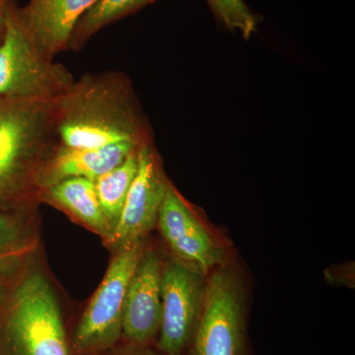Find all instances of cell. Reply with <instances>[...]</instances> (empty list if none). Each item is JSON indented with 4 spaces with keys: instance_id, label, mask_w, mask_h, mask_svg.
<instances>
[{
    "instance_id": "1",
    "label": "cell",
    "mask_w": 355,
    "mask_h": 355,
    "mask_svg": "<svg viewBox=\"0 0 355 355\" xmlns=\"http://www.w3.org/2000/svg\"><path fill=\"white\" fill-rule=\"evenodd\" d=\"M58 139L72 148L141 146L153 132L132 80L121 71L86 73L58 99Z\"/></svg>"
},
{
    "instance_id": "2",
    "label": "cell",
    "mask_w": 355,
    "mask_h": 355,
    "mask_svg": "<svg viewBox=\"0 0 355 355\" xmlns=\"http://www.w3.org/2000/svg\"><path fill=\"white\" fill-rule=\"evenodd\" d=\"M58 142V99L0 98V209L38 202L39 173Z\"/></svg>"
},
{
    "instance_id": "3",
    "label": "cell",
    "mask_w": 355,
    "mask_h": 355,
    "mask_svg": "<svg viewBox=\"0 0 355 355\" xmlns=\"http://www.w3.org/2000/svg\"><path fill=\"white\" fill-rule=\"evenodd\" d=\"M0 343L6 355H69L57 293L29 261L0 275Z\"/></svg>"
},
{
    "instance_id": "4",
    "label": "cell",
    "mask_w": 355,
    "mask_h": 355,
    "mask_svg": "<svg viewBox=\"0 0 355 355\" xmlns=\"http://www.w3.org/2000/svg\"><path fill=\"white\" fill-rule=\"evenodd\" d=\"M74 80L67 67L44 57L30 41L14 8L0 42V98L53 101L62 97Z\"/></svg>"
},
{
    "instance_id": "5",
    "label": "cell",
    "mask_w": 355,
    "mask_h": 355,
    "mask_svg": "<svg viewBox=\"0 0 355 355\" xmlns=\"http://www.w3.org/2000/svg\"><path fill=\"white\" fill-rule=\"evenodd\" d=\"M244 292L226 263L210 272L189 355H245Z\"/></svg>"
},
{
    "instance_id": "6",
    "label": "cell",
    "mask_w": 355,
    "mask_h": 355,
    "mask_svg": "<svg viewBox=\"0 0 355 355\" xmlns=\"http://www.w3.org/2000/svg\"><path fill=\"white\" fill-rule=\"evenodd\" d=\"M144 249L139 242L114 254L101 284L74 331L72 342L76 352H104L123 336L125 295Z\"/></svg>"
},
{
    "instance_id": "7",
    "label": "cell",
    "mask_w": 355,
    "mask_h": 355,
    "mask_svg": "<svg viewBox=\"0 0 355 355\" xmlns=\"http://www.w3.org/2000/svg\"><path fill=\"white\" fill-rule=\"evenodd\" d=\"M207 280V275L176 257L163 263L157 343L161 354L181 355L188 349L202 315Z\"/></svg>"
},
{
    "instance_id": "8",
    "label": "cell",
    "mask_w": 355,
    "mask_h": 355,
    "mask_svg": "<svg viewBox=\"0 0 355 355\" xmlns=\"http://www.w3.org/2000/svg\"><path fill=\"white\" fill-rule=\"evenodd\" d=\"M169 182L153 141L142 144L139 148V168L120 219L106 240L114 252L144 241L157 225L159 210Z\"/></svg>"
},
{
    "instance_id": "9",
    "label": "cell",
    "mask_w": 355,
    "mask_h": 355,
    "mask_svg": "<svg viewBox=\"0 0 355 355\" xmlns=\"http://www.w3.org/2000/svg\"><path fill=\"white\" fill-rule=\"evenodd\" d=\"M157 226L174 256L203 275H209L214 268L225 265L223 247L210 234L171 182L159 210Z\"/></svg>"
},
{
    "instance_id": "10",
    "label": "cell",
    "mask_w": 355,
    "mask_h": 355,
    "mask_svg": "<svg viewBox=\"0 0 355 355\" xmlns=\"http://www.w3.org/2000/svg\"><path fill=\"white\" fill-rule=\"evenodd\" d=\"M163 261L153 249L142 251L125 295L123 336L132 345L146 347L159 334L162 319Z\"/></svg>"
},
{
    "instance_id": "11",
    "label": "cell",
    "mask_w": 355,
    "mask_h": 355,
    "mask_svg": "<svg viewBox=\"0 0 355 355\" xmlns=\"http://www.w3.org/2000/svg\"><path fill=\"white\" fill-rule=\"evenodd\" d=\"M98 0H30L15 16L23 31L42 53L53 60L69 50L81 17Z\"/></svg>"
},
{
    "instance_id": "12",
    "label": "cell",
    "mask_w": 355,
    "mask_h": 355,
    "mask_svg": "<svg viewBox=\"0 0 355 355\" xmlns=\"http://www.w3.org/2000/svg\"><path fill=\"white\" fill-rule=\"evenodd\" d=\"M139 147L130 144H118L101 148H72L58 142L39 173V193L72 178H83L95 182L98 178L120 165L128 154Z\"/></svg>"
},
{
    "instance_id": "13",
    "label": "cell",
    "mask_w": 355,
    "mask_h": 355,
    "mask_svg": "<svg viewBox=\"0 0 355 355\" xmlns=\"http://www.w3.org/2000/svg\"><path fill=\"white\" fill-rule=\"evenodd\" d=\"M39 200L64 210L91 230L108 239L111 229L100 207L94 181L83 178L64 180L42 191Z\"/></svg>"
},
{
    "instance_id": "14",
    "label": "cell",
    "mask_w": 355,
    "mask_h": 355,
    "mask_svg": "<svg viewBox=\"0 0 355 355\" xmlns=\"http://www.w3.org/2000/svg\"><path fill=\"white\" fill-rule=\"evenodd\" d=\"M0 209V275L31 259L36 246L34 205Z\"/></svg>"
},
{
    "instance_id": "15",
    "label": "cell",
    "mask_w": 355,
    "mask_h": 355,
    "mask_svg": "<svg viewBox=\"0 0 355 355\" xmlns=\"http://www.w3.org/2000/svg\"><path fill=\"white\" fill-rule=\"evenodd\" d=\"M137 168L139 148L128 154L120 165L98 178L94 182L98 200L105 218L108 222L111 233L120 219L121 210L137 175Z\"/></svg>"
},
{
    "instance_id": "16",
    "label": "cell",
    "mask_w": 355,
    "mask_h": 355,
    "mask_svg": "<svg viewBox=\"0 0 355 355\" xmlns=\"http://www.w3.org/2000/svg\"><path fill=\"white\" fill-rule=\"evenodd\" d=\"M157 0H98L79 20L69 46L80 51L103 28L137 12Z\"/></svg>"
},
{
    "instance_id": "17",
    "label": "cell",
    "mask_w": 355,
    "mask_h": 355,
    "mask_svg": "<svg viewBox=\"0 0 355 355\" xmlns=\"http://www.w3.org/2000/svg\"><path fill=\"white\" fill-rule=\"evenodd\" d=\"M224 27L233 32H239L245 39H249L257 31L259 21L244 0H207Z\"/></svg>"
},
{
    "instance_id": "18",
    "label": "cell",
    "mask_w": 355,
    "mask_h": 355,
    "mask_svg": "<svg viewBox=\"0 0 355 355\" xmlns=\"http://www.w3.org/2000/svg\"><path fill=\"white\" fill-rule=\"evenodd\" d=\"M15 7L12 6L11 0H0V42L6 33L7 20Z\"/></svg>"
},
{
    "instance_id": "19",
    "label": "cell",
    "mask_w": 355,
    "mask_h": 355,
    "mask_svg": "<svg viewBox=\"0 0 355 355\" xmlns=\"http://www.w3.org/2000/svg\"><path fill=\"white\" fill-rule=\"evenodd\" d=\"M132 349L123 352L121 355H165L163 354H156L153 350L146 349V347H139V345H132Z\"/></svg>"
}]
</instances>
